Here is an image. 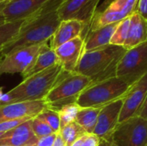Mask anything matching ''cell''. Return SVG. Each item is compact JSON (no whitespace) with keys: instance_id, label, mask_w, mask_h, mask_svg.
I'll list each match as a JSON object with an SVG mask.
<instances>
[{"instance_id":"1","label":"cell","mask_w":147,"mask_h":146,"mask_svg":"<svg viewBox=\"0 0 147 146\" xmlns=\"http://www.w3.org/2000/svg\"><path fill=\"white\" fill-rule=\"evenodd\" d=\"M61 2L62 0H51L40 10L27 18L16 38L3 46L0 53L6 56L20 48L50 40L61 22L58 13Z\"/></svg>"},{"instance_id":"2","label":"cell","mask_w":147,"mask_h":146,"mask_svg":"<svg viewBox=\"0 0 147 146\" xmlns=\"http://www.w3.org/2000/svg\"><path fill=\"white\" fill-rule=\"evenodd\" d=\"M126 51L127 49L124 46L110 44L85 52L83 53L74 72L90 77L92 84L116 77L117 65Z\"/></svg>"},{"instance_id":"3","label":"cell","mask_w":147,"mask_h":146,"mask_svg":"<svg viewBox=\"0 0 147 146\" xmlns=\"http://www.w3.org/2000/svg\"><path fill=\"white\" fill-rule=\"evenodd\" d=\"M62 66L58 63L39 73L30 76L0 98V106L44 100L53 89L62 72Z\"/></svg>"},{"instance_id":"4","label":"cell","mask_w":147,"mask_h":146,"mask_svg":"<svg viewBox=\"0 0 147 146\" xmlns=\"http://www.w3.org/2000/svg\"><path fill=\"white\" fill-rule=\"evenodd\" d=\"M91 84L92 82L90 77L64 71L53 89L44 98L47 108L59 111L65 105L75 103L79 95Z\"/></svg>"},{"instance_id":"5","label":"cell","mask_w":147,"mask_h":146,"mask_svg":"<svg viewBox=\"0 0 147 146\" xmlns=\"http://www.w3.org/2000/svg\"><path fill=\"white\" fill-rule=\"evenodd\" d=\"M131 87L122 79L114 77L85 89L79 95L76 103L81 108H102L124 97Z\"/></svg>"},{"instance_id":"6","label":"cell","mask_w":147,"mask_h":146,"mask_svg":"<svg viewBox=\"0 0 147 146\" xmlns=\"http://www.w3.org/2000/svg\"><path fill=\"white\" fill-rule=\"evenodd\" d=\"M147 73V40L126 51L116 68V77L133 86Z\"/></svg>"},{"instance_id":"7","label":"cell","mask_w":147,"mask_h":146,"mask_svg":"<svg viewBox=\"0 0 147 146\" xmlns=\"http://www.w3.org/2000/svg\"><path fill=\"white\" fill-rule=\"evenodd\" d=\"M138 0H105L101 8H97L88 28L82 38L90 32L102 27L119 23L130 16L135 10Z\"/></svg>"},{"instance_id":"8","label":"cell","mask_w":147,"mask_h":146,"mask_svg":"<svg viewBox=\"0 0 147 146\" xmlns=\"http://www.w3.org/2000/svg\"><path fill=\"white\" fill-rule=\"evenodd\" d=\"M111 139L115 146H146L147 120L134 116L117 125Z\"/></svg>"},{"instance_id":"9","label":"cell","mask_w":147,"mask_h":146,"mask_svg":"<svg viewBox=\"0 0 147 146\" xmlns=\"http://www.w3.org/2000/svg\"><path fill=\"white\" fill-rule=\"evenodd\" d=\"M48 41L22 47L4 56L0 65V76L3 74L23 73L34 65L39 53Z\"/></svg>"},{"instance_id":"10","label":"cell","mask_w":147,"mask_h":146,"mask_svg":"<svg viewBox=\"0 0 147 146\" xmlns=\"http://www.w3.org/2000/svg\"><path fill=\"white\" fill-rule=\"evenodd\" d=\"M99 3L100 0H62L58 8V13L61 21L75 19L83 22L85 24L83 37L98 8Z\"/></svg>"},{"instance_id":"11","label":"cell","mask_w":147,"mask_h":146,"mask_svg":"<svg viewBox=\"0 0 147 146\" xmlns=\"http://www.w3.org/2000/svg\"><path fill=\"white\" fill-rule=\"evenodd\" d=\"M51 0H11L2 3L0 23L26 20Z\"/></svg>"},{"instance_id":"12","label":"cell","mask_w":147,"mask_h":146,"mask_svg":"<svg viewBox=\"0 0 147 146\" xmlns=\"http://www.w3.org/2000/svg\"><path fill=\"white\" fill-rule=\"evenodd\" d=\"M125 96L102 108L98 115L96 126L93 132L100 139L110 137L119 124Z\"/></svg>"},{"instance_id":"13","label":"cell","mask_w":147,"mask_h":146,"mask_svg":"<svg viewBox=\"0 0 147 146\" xmlns=\"http://www.w3.org/2000/svg\"><path fill=\"white\" fill-rule=\"evenodd\" d=\"M147 96V73L135 83L124 98L119 123L137 116Z\"/></svg>"},{"instance_id":"14","label":"cell","mask_w":147,"mask_h":146,"mask_svg":"<svg viewBox=\"0 0 147 146\" xmlns=\"http://www.w3.org/2000/svg\"><path fill=\"white\" fill-rule=\"evenodd\" d=\"M47 108L44 100L23 102L0 106V122L19 119H33Z\"/></svg>"},{"instance_id":"15","label":"cell","mask_w":147,"mask_h":146,"mask_svg":"<svg viewBox=\"0 0 147 146\" xmlns=\"http://www.w3.org/2000/svg\"><path fill=\"white\" fill-rule=\"evenodd\" d=\"M84 40L81 36L67 41L54 49L58 63L67 72H74L83 53Z\"/></svg>"},{"instance_id":"16","label":"cell","mask_w":147,"mask_h":146,"mask_svg":"<svg viewBox=\"0 0 147 146\" xmlns=\"http://www.w3.org/2000/svg\"><path fill=\"white\" fill-rule=\"evenodd\" d=\"M37 137L31 128V119L5 133L0 138V145L36 146Z\"/></svg>"},{"instance_id":"17","label":"cell","mask_w":147,"mask_h":146,"mask_svg":"<svg viewBox=\"0 0 147 146\" xmlns=\"http://www.w3.org/2000/svg\"><path fill=\"white\" fill-rule=\"evenodd\" d=\"M85 29V24L78 20L69 19L60 22L57 30L49 40L51 48L55 49L62 44L81 36Z\"/></svg>"},{"instance_id":"18","label":"cell","mask_w":147,"mask_h":146,"mask_svg":"<svg viewBox=\"0 0 147 146\" xmlns=\"http://www.w3.org/2000/svg\"><path fill=\"white\" fill-rule=\"evenodd\" d=\"M117 25L118 23H114L88 32L84 38V52L110 45L112 36L117 28Z\"/></svg>"},{"instance_id":"19","label":"cell","mask_w":147,"mask_h":146,"mask_svg":"<svg viewBox=\"0 0 147 146\" xmlns=\"http://www.w3.org/2000/svg\"><path fill=\"white\" fill-rule=\"evenodd\" d=\"M147 40V21L134 11L130 15V28L124 47L128 50Z\"/></svg>"},{"instance_id":"20","label":"cell","mask_w":147,"mask_h":146,"mask_svg":"<svg viewBox=\"0 0 147 146\" xmlns=\"http://www.w3.org/2000/svg\"><path fill=\"white\" fill-rule=\"evenodd\" d=\"M56 64H58L57 55L55 53L54 49L51 48V46L49 45V41H48L44 46V47L42 48L40 52L39 53L34 65L29 69H28L23 73H22V76L23 79H25L30 76L39 73V72H40Z\"/></svg>"},{"instance_id":"21","label":"cell","mask_w":147,"mask_h":146,"mask_svg":"<svg viewBox=\"0 0 147 146\" xmlns=\"http://www.w3.org/2000/svg\"><path fill=\"white\" fill-rule=\"evenodd\" d=\"M101 109L102 108H81L77 115L75 121L80 126H82L87 133H93Z\"/></svg>"},{"instance_id":"22","label":"cell","mask_w":147,"mask_h":146,"mask_svg":"<svg viewBox=\"0 0 147 146\" xmlns=\"http://www.w3.org/2000/svg\"><path fill=\"white\" fill-rule=\"evenodd\" d=\"M25 20L0 23V48H3L18 35Z\"/></svg>"},{"instance_id":"23","label":"cell","mask_w":147,"mask_h":146,"mask_svg":"<svg viewBox=\"0 0 147 146\" xmlns=\"http://www.w3.org/2000/svg\"><path fill=\"white\" fill-rule=\"evenodd\" d=\"M87 133L76 121L71 122L60 129L59 134L66 146H71L77 139L85 135Z\"/></svg>"},{"instance_id":"24","label":"cell","mask_w":147,"mask_h":146,"mask_svg":"<svg viewBox=\"0 0 147 146\" xmlns=\"http://www.w3.org/2000/svg\"><path fill=\"white\" fill-rule=\"evenodd\" d=\"M130 28V16L125 18L121 22H120L117 25V28L112 36L110 44L115 46H123L129 33Z\"/></svg>"},{"instance_id":"25","label":"cell","mask_w":147,"mask_h":146,"mask_svg":"<svg viewBox=\"0 0 147 146\" xmlns=\"http://www.w3.org/2000/svg\"><path fill=\"white\" fill-rule=\"evenodd\" d=\"M80 109L81 108L76 102L65 105L63 108H61L58 111L60 120V129L68 125L69 123L75 121Z\"/></svg>"},{"instance_id":"26","label":"cell","mask_w":147,"mask_h":146,"mask_svg":"<svg viewBox=\"0 0 147 146\" xmlns=\"http://www.w3.org/2000/svg\"><path fill=\"white\" fill-rule=\"evenodd\" d=\"M37 116L41 120H43L52 128L54 133H59L60 120H59V115L58 111L47 108Z\"/></svg>"},{"instance_id":"27","label":"cell","mask_w":147,"mask_h":146,"mask_svg":"<svg viewBox=\"0 0 147 146\" xmlns=\"http://www.w3.org/2000/svg\"><path fill=\"white\" fill-rule=\"evenodd\" d=\"M31 128L37 139L54 133L52 128L38 116H35L34 118L31 119Z\"/></svg>"},{"instance_id":"28","label":"cell","mask_w":147,"mask_h":146,"mask_svg":"<svg viewBox=\"0 0 147 146\" xmlns=\"http://www.w3.org/2000/svg\"><path fill=\"white\" fill-rule=\"evenodd\" d=\"M30 120V118H25V119H19V120H9V121H3L0 122V133H5L21 124L24 123L25 121Z\"/></svg>"},{"instance_id":"29","label":"cell","mask_w":147,"mask_h":146,"mask_svg":"<svg viewBox=\"0 0 147 146\" xmlns=\"http://www.w3.org/2000/svg\"><path fill=\"white\" fill-rule=\"evenodd\" d=\"M57 137V133H53L42 138L38 139L36 146H53Z\"/></svg>"},{"instance_id":"30","label":"cell","mask_w":147,"mask_h":146,"mask_svg":"<svg viewBox=\"0 0 147 146\" xmlns=\"http://www.w3.org/2000/svg\"><path fill=\"white\" fill-rule=\"evenodd\" d=\"M100 139L94 133H86L83 146H99Z\"/></svg>"},{"instance_id":"31","label":"cell","mask_w":147,"mask_h":146,"mask_svg":"<svg viewBox=\"0 0 147 146\" xmlns=\"http://www.w3.org/2000/svg\"><path fill=\"white\" fill-rule=\"evenodd\" d=\"M134 11L147 21V0H138Z\"/></svg>"},{"instance_id":"32","label":"cell","mask_w":147,"mask_h":146,"mask_svg":"<svg viewBox=\"0 0 147 146\" xmlns=\"http://www.w3.org/2000/svg\"><path fill=\"white\" fill-rule=\"evenodd\" d=\"M137 116H140L141 118H144V119L147 120V96L146 101H145V103L143 104V106H142L141 109L140 110Z\"/></svg>"},{"instance_id":"33","label":"cell","mask_w":147,"mask_h":146,"mask_svg":"<svg viewBox=\"0 0 147 146\" xmlns=\"http://www.w3.org/2000/svg\"><path fill=\"white\" fill-rule=\"evenodd\" d=\"M99 146H115L111 139V136L108 138H103L100 139Z\"/></svg>"},{"instance_id":"34","label":"cell","mask_w":147,"mask_h":146,"mask_svg":"<svg viewBox=\"0 0 147 146\" xmlns=\"http://www.w3.org/2000/svg\"><path fill=\"white\" fill-rule=\"evenodd\" d=\"M53 146H66L65 145V142H64V140H63V139L61 138V136H60V134H59V133H58V134H57V137H56L55 142H54V144H53Z\"/></svg>"},{"instance_id":"35","label":"cell","mask_w":147,"mask_h":146,"mask_svg":"<svg viewBox=\"0 0 147 146\" xmlns=\"http://www.w3.org/2000/svg\"><path fill=\"white\" fill-rule=\"evenodd\" d=\"M84 136L85 135H84V136H82L81 138H79L78 139H77L72 145L71 146H83L84 145Z\"/></svg>"},{"instance_id":"36","label":"cell","mask_w":147,"mask_h":146,"mask_svg":"<svg viewBox=\"0 0 147 146\" xmlns=\"http://www.w3.org/2000/svg\"><path fill=\"white\" fill-rule=\"evenodd\" d=\"M3 95V87H0V98Z\"/></svg>"},{"instance_id":"37","label":"cell","mask_w":147,"mask_h":146,"mask_svg":"<svg viewBox=\"0 0 147 146\" xmlns=\"http://www.w3.org/2000/svg\"><path fill=\"white\" fill-rule=\"evenodd\" d=\"M3 58H4V56H3V55H2V54L0 53V65L2 64V61H3Z\"/></svg>"},{"instance_id":"38","label":"cell","mask_w":147,"mask_h":146,"mask_svg":"<svg viewBox=\"0 0 147 146\" xmlns=\"http://www.w3.org/2000/svg\"><path fill=\"white\" fill-rule=\"evenodd\" d=\"M11 0H1V3H7V2H9Z\"/></svg>"},{"instance_id":"39","label":"cell","mask_w":147,"mask_h":146,"mask_svg":"<svg viewBox=\"0 0 147 146\" xmlns=\"http://www.w3.org/2000/svg\"><path fill=\"white\" fill-rule=\"evenodd\" d=\"M1 6H2V3H0V9H1Z\"/></svg>"},{"instance_id":"40","label":"cell","mask_w":147,"mask_h":146,"mask_svg":"<svg viewBox=\"0 0 147 146\" xmlns=\"http://www.w3.org/2000/svg\"><path fill=\"white\" fill-rule=\"evenodd\" d=\"M1 50H2V48H0V52H1Z\"/></svg>"},{"instance_id":"41","label":"cell","mask_w":147,"mask_h":146,"mask_svg":"<svg viewBox=\"0 0 147 146\" xmlns=\"http://www.w3.org/2000/svg\"><path fill=\"white\" fill-rule=\"evenodd\" d=\"M0 146H9V145H0Z\"/></svg>"},{"instance_id":"42","label":"cell","mask_w":147,"mask_h":146,"mask_svg":"<svg viewBox=\"0 0 147 146\" xmlns=\"http://www.w3.org/2000/svg\"><path fill=\"white\" fill-rule=\"evenodd\" d=\"M0 3H1V0H0Z\"/></svg>"},{"instance_id":"43","label":"cell","mask_w":147,"mask_h":146,"mask_svg":"<svg viewBox=\"0 0 147 146\" xmlns=\"http://www.w3.org/2000/svg\"><path fill=\"white\" fill-rule=\"evenodd\" d=\"M146 146H147V145H146Z\"/></svg>"}]
</instances>
